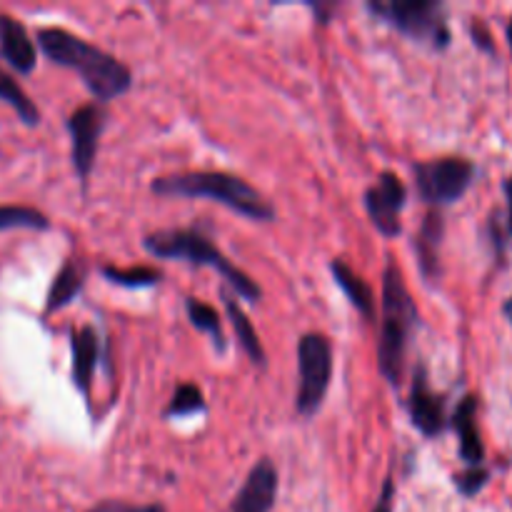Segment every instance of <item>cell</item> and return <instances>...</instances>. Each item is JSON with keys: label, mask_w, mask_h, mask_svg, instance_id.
<instances>
[{"label": "cell", "mask_w": 512, "mask_h": 512, "mask_svg": "<svg viewBox=\"0 0 512 512\" xmlns=\"http://www.w3.org/2000/svg\"><path fill=\"white\" fill-rule=\"evenodd\" d=\"M220 300H223L225 313H228L230 323H233L235 338H238L240 348H243L245 353H248L250 363L258 365V368H265L263 343H260L258 333H255V328H253V323H250V320H248V315L243 313V308H240V305L235 303V298L225 288L220 290Z\"/></svg>", "instance_id": "obj_17"}, {"label": "cell", "mask_w": 512, "mask_h": 512, "mask_svg": "<svg viewBox=\"0 0 512 512\" xmlns=\"http://www.w3.org/2000/svg\"><path fill=\"white\" fill-rule=\"evenodd\" d=\"M85 283V265L80 260H65L63 268L55 273L53 285L48 290V313H55V310H63L65 305H70L75 300V295L83 290Z\"/></svg>", "instance_id": "obj_18"}, {"label": "cell", "mask_w": 512, "mask_h": 512, "mask_svg": "<svg viewBox=\"0 0 512 512\" xmlns=\"http://www.w3.org/2000/svg\"><path fill=\"white\" fill-rule=\"evenodd\" d=\"M38 45L55 65L75 70L98 100H115L133 88V73L115 55L63 28L38 30Z\"/></svg>", "instance_id": "obj_1"}, {"label": "cell", "mask_w": 512, "mask_h": 512, "mask_svg": "<svg viewBox=\"0 0 512 512\" xmlns=\"http://www.w3.org/2000/svg\"><path fill=\"white\" fill-rule=\"evenodd\" d=\"M508 43H510V50H512V18H510V23H508Z\"/></svg>", "instance_id": "obj_30"}, {"label": "cell", "mask_w": 512, "mask_h": 512, "mask_svg": "<svg viewBox=\"0 0 512 512\" xmlns=\"http://www.w3.org/2000/svg\"><path fill=\"white\" fill-rule=\"evenodd\" d=\"M393 503H395V483L393 478H388L383 483V490H380V498L375 503L373 512H393Z\"/></svg>", "instance_id": "obj_26"}, {"label": "cell", "mask_w": 512, "mask_h": 512, "mask_svg": "<svg viewBox=\"0 0 512 512\" xmlns=\"http://www.w3.org/2000/svg\"><path fill=\"white\" fill-rule=\"evenodd\" d=\"M418 328V308L395 260H390L383 273V320L378 340V370L393 388L403 383L408 345Z\"/></svg>", "instance_id": "obj_3"}, {"label": "cell", "mask_w": 512, "mask_h": 512, "mask_svg": "<svg viewBox=\"0 0 512 512\" xmlns=\"http://www.w3.org/2000/svg\"><path fill=\"white\" fill-rule=\"evenodd\" d=\"M415 185L425 203H458L475 180V165L465 158H438L413 165Z\"/></svg>", "instance_id": "obj_7"}, {"label": "cell", "mask_w": 512, "mask_h": 512, "mask_svg": "<svg viewBox=\"0 0 512 512\" xmlns=\"http://www.w3.org/2000/svg\"><path fill=\"white\" fill-rule=\"evenodd\" d=\"M278 498V470L268 458L248 473V480L235 495L230 512H270Z\"/></svg>", "instance_id": "obj_11"}, {"label": "cell", "mask_w": 512, "mask_h": 512, "mask_svg": "<svg viewBox=\"0 0 512 512\" xmlns=\"http://www.w3.org/2000/svg\"><path fill=\"white\" fill-rule=\"evenodd\" d=\"M488 470L480 465V468H468L465 473L455 475V488H458L460 495H465V498H473V495H478L480 490L488 485Z\"/></svg>", "instance_id": "obj_24"}, {"label": "cell", "mask_w": 512, "mask_h": 512, "mask_svg": "<svg viewBox=\"0 0 512 512\" xmlns=\"http://www.w3.org/2000/svg\"><path fill=\"white\" fill-rule=\"evenodd\" d=\"M143 248L148 250L153 258L163 260H185L190 265H208V268L218 270L225 278V283L240 295V298L258 303L263 298V290L258 288L255 280H250L243 270L235 268L205 235L198 230H158V233L145 235Z\"/></svg>", "instance_id": "obj_4"}, {"label": "cell", "mask_w": 512, "mask_h": 512, "mask_svg": "<svg viewBox=\"0 0 512 512\" xmlns=\"http://www.w3.org/2000/svg\"><path fill=\"white\" fill-rule=\"evenodd\" d=\"M298 393L295 408L303 418H313L328 395L333 378V345L325 335L308 333L298 343Z\"/></svg>", "instance_id": "obj_6"}, {"label": "cell", "mask_w": 512, "mask_h": 512, "mask_svg": "<svg viewBox=\"0 0 512 512\" xmlns=\"http://www.w3.org/2000/svg\"><path fill=\"white\" fill-rule=\"evenodd\" d=\"M105 130V110L100 105H80L70 113V153H73V168L80 180H88L98 158L100 135Z\"/></svg>", "instance_id": "obj_8"}, {"label": "cell", "mask_w": 512, "mask_h": 512, "mask_svg": "<svg viewBox=\"0 0 512 512\" xmlns=\"http://www.w3.org/2000/svg\"><path fill=\"white\" fill-rule=\"evenodd\" d=\"M368 10L415 43H425L433 50L450 45L445 5L438 0H373Z\"/></svg>", "instance_id": "obj_5"}, {"label": "cell", "mask_w": 512, "mask_h": 512, "mask_svg": "<svg viewBox=\"0 0 512 512\" xmlns=\"http://www.w3.org/2000/svg\"><path fill=\"white\" fill-rule=\"evenodd\" d=\"M470 33H473L475 45H478L480 50H488V53H493V50H495V48H493V40H490V33L483 28V25L475 23L473 28H470Z\"/></svg>", "instance_id": "obj_27"}, {"label": "cell", "mask_w": 512, "mask_h": 512, "mask_svg": "<svg viewBox=\"0 0 512 512\" xmlns=\"http://www.w3.org/2000/svg\"><path fill=\"white\" fill-rule=\"evenodd\" d=\"M185 310H188V318L193 323V328H198L200 333H208L213 338V345L218 353H225V333L223 323H220V315L215 313L213 305L203 303L198 298L185 300Z\"/></svg>", "instance_id": "obj_20"}, {"label": "cell", "mask_w": 512, "mask_h": 512, "mask_svg": "<svg viewBox=\"0 0 512 512\" xmlns=\"http://www.w3.org/2000/svg\"><path fill=\"white\" fill-rule=\"evenodd\" d=\"M70 353H73V383L83 395H88L93 373L98 368L100 358V340L90 325L73 330L70 333Z\"/></svg>", "instance_id": "obj_14"}, {"label": "cell", "mask_w": 512, "mask_h": 512, "mask_svg": "<svg viewBox=\"0 0 512 512\" xmlns=\"http://www.w3.org/2000/svg\"><path fill=\"white\" fill-rule=\"evenodd\" d=\"M503 313H505V318H508V320H510V325H512V298H510V300H505Z\"/></svg>", "instance_id": "obj_29"}, {"label": "cell", "mask_w": 512, "mask_h": 512, "mask_svg": "<svg viewBox=\"0 0 512 512\" xmlns=\"http://www.w3.org/2000/svg\"><path fill=\"white\" fill-rule=\"evenodd\" d=\"M155 195L168 198H208L213 203L225 205L233 213L245 215L248 220L270 223L275 220V208L243 178L220 170H198V173L165 175L150 183Z\"/></svg>", "instance_id": "obj_2"}, {"label": "cell", "mask_w": 512, "mask_h": 512, "mask_svg": "<svg viewBox=\"0 0 512 512\" xmlns=\"http://www.w3.org/2000/svg\"><path fill=\"white\" fill-rule=\"evenodd\" d=\"M453 430L460 440V458L468 463V468H480L485 460L483 440L478 430V398L465 395L453 415Z\"/></svg>", "instance_id": "obj_13"}, {"label": "cell", "mask_w": 512, "mask_h": 512, "mask_svg": "<svg viewBox=\"0 0 512 512\" xmlns=\"http://www.w3.org/2000/svg\"><path fill=\"white\" fill-rule=\"evenodd\" d=\"M405 198H408V190L395 173H380V178L365 190V210L370 215V223L385 238H398L403 233L400 213L405 208Z\"/></svg>", "instance_id": "obj_9"}, {"label": "cell", "mask_w": 512, "mask_h": 512, "mask_svg": "<svg viewBox=\"0 0 512 512\" xmlns=\"http://www.w3.org/2000/svg\"><path fill=\"white\" fill-rule=\"evenodd\" d=\"M505 195H508V233L512 235V175L505 180Z\"/></svg>", "instance_id": "obj_28"}, {"label": "cell", "mask_w": 512, "mask_h": 512, "mask_svg": "<svg viewBox=\"0 0 512 512\" xmlns=\"http://www.w3.org/2000/svg\"><path fill=\"white\" fill-rule=\"evenodd\" d=\"M103 275L115 285H123V288H150L160 280V273L153 268H128V270H120V268H103Z\"/></svg>", "instance_id": "obj_23"}, {"label": "cell", "mask_w": 512, "mask_h": 512, "mask_svg": "<svg viewBox=\"0 0 512 512\" xmlns=\"http://www.w3.org/2000/svg\"><path fill=\"white\" fill-rule=\"evenodd\" d=\"M15 228L48 230L50 220L35 208H25V205H0V233Z\"/></svg>", "instance_id": "obj_21"}, {"label": "cell", "mask_w": 512, "mask_h": 512, "mask_svg": "<svg viewBox=\"0 0 512 512\" xmlns=\"http://www.w3.org/2000/svg\"><path fill=\"white\" fill-rule=\"evenodd\" d=\"M440 243H443V215L438 210H430L420 225L418 240H415L420 270L428 280H435L440 275Z\"/></svg>", "instance_id": "obj_15"}, {"label": "cell", "mask_w": 512, "mask_h": 512, "mask_svg": "<svg viewBox=\"0 0 512 512\" xmlns=\"http://www.w3.org/2000/svg\"><path fill=\"white\" fill-rule=\"evenodd\" d=\"M330 273H333L335 283H338V288L343 290L345 298L355 305V310H358L365 320H373L375 318V298H373V290H370V285L365 283V280L360 278V275L355 273L348 263H343V260H333V263H330Z\"/></svg>", "instance_id": "obj_16"}, {"label": "cell", "mask_w": 512, "mask_h": 512, "mask_svg": "<svg viewBox=\"0 0 512 512\" xmlns=\"http://www.w3.org/2000/svg\"><path fill=\"white\" fill-rule=\"evenodd\" d=\"M0 58L20 75H30L38 63V53L25 25L3 13H0Z\"/></svg>", "instance_id": "obj_12"}, {"label": "cell", "mask_w": 512, "mask_h": 512, "mask_svg": "<svg viewBox=\"0 0 512 512\" xmlns=\"http://www.w3.org/2000/svg\"><path fill=\"white\" fill-rule=\"evenodd\" d=\"M88 512H165V508L163 505H125V503H115V500H108V503L95 505V508Z\"/></svg>", "instance_id": "obj_25"}, {"label": "cell", "mask_w": 512, "mask_h": 512, "mask_svg": "<svg viewBox=\"0 0 512 512\" xmlns=\"http://www.w3.org/2000/svg\"><path fill=\"white\" fill-rule=\"evenodd\" d=\"M205 410V398L203 390L193 383H183L175 388L173 400L165 408V418H188V415L203 413Z\"/></svg>", "instance_id": "obj_22"}, {"label": "cell", "mask_w": 512, "mask_h": 512, "mask_svg": "<svg viewBox=\"0 0 512 512\" xmlns=\"http://www.w3.org/2000/svg\"><path fill=\"white\" fill-rule=\"evenodd\" d=\"M0 100H3V103H8L10 108L18 113V118L28 125V128H35V125L40 123L38 105H35L33 100L28 98V93L20 88L18 80H15L13 75L5 73V70H0Z\"/></svg>", "instance_id": "obj_19"}, {"label": "cell", "mask_w": 512, "mask_h": 512, "mask_svg": "<svg viewBox=\"0 0 512 512\" xmlns=\"http://www.w3.org/2000/svg\"><path fill=\"white\" fill-rule=\"evenodd\" d=\"M408 413L410 423L425 435V438H438L445 433V398L440 393H435L428 385V373L425 368L415 370L413 388H410V400H408Z\"/></svg>", "instance_id": "obj_10"}]
</instances>
